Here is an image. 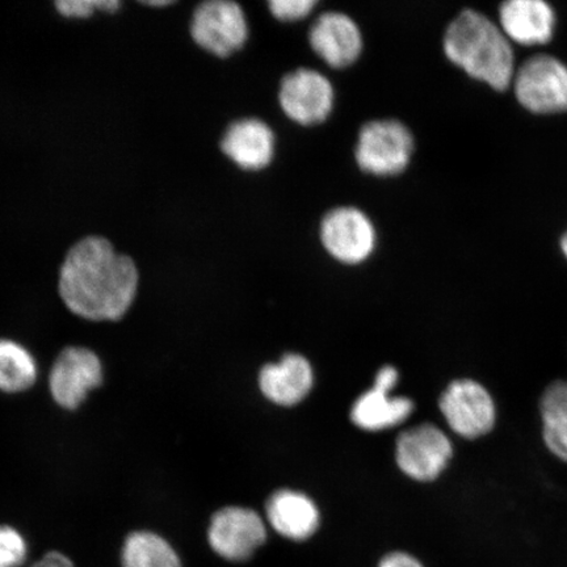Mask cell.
I'll use <instances>...</instances> for the list:
<instances>
[{
    "mask_svg": "<svg viewBox=\"0 0 567 567\" xmlns=\"http://www.w3.org/2000/svg\"><path fill=\"white\" fill-rule=\"evenodd\" d=\"M136 264L109 239L91 236L70 248L60 271L59 290L71 313L92 322L122 319L136 299Z\"/></svg>",
    "mask_w": 567,
    "mask_h": 567,
    "instance_id": "cell-1",
    "label": "cell"
},
{
    "mask_svg": "<svg viewBox=\"0 0 567 567\" xmlns=\"http://www.w3.org/2000/svg\"><path fill=\"white\" fill-rule=\"evenodd\" d=\"M336 91L319 71L299 69L282 78L279 90L280 109L293 123L318 125L331 115Z\"/></svg>",
    "mask_w": 567,
    "mask_h": 567,
    "instance_id": "cell-7",
    "label": "cell"
},
{
    "mask_svg": "<svg viewBox=\"0 0 567 567\" xmlns=\"http://www.w3.org/2000/svg\"><path fill=\"white\" fill-rule=\"evenodd\" d=\"M28 545L19 530L0 526V567H19L25 563Z\"/></svg>",
    "mask_w": 567,
    "mask_h": 567,
    "instance_id": "cell-21",
    "label": "cell"
},
{
    "mask_svg": "<svg viewBox=\"0 0 567 567\" xmlns=\"http://www.w3.org/2000/svg\"><path fill=\"white\" fill-rule=\"evenodd\" d=\"M414 137L396 120H374L361 127L354 158L361 172L394 176L408 168L414 153Z\"/></svg>",
    "mask_w": 567,
    "mask_h": 567,
    "instance_id": "cell-3",
    "label": "cell"
},
{
    "mask_svg": "<svg viewBox=\"0 0 567 567\" xmlns=\"http://www.w3.org/2000/svg\"><path fill=\"white\" fill-rule=\"evenodd\" d=\"M561 250L567 259V230L561 238Z\"/></svg>",
    "mask_w": 567,
    "mask_h": 567,
    "instance_id": "cell-26",
    "label": "cell"
},
{
    "mask_svg": "<svg viewBox=\"0 0 567 567\" xmlns=\"http://www.w3.org/2000/svg\"><path fill=\"white\" fill-rule=\"evenodd\" d=\"M38 380V364L25 347L0 339V392L21 393Z\"/></svg>",
    "mask_w": 567,
    "mask_h": 567,
    "instance_id": "cell-20",
    "label": "cell"
},
{
    "mask_svg": "<svg viewBox=\"0 0 567 567\" xmlns=\"http://www.w3.org/2000/svg\"><path fill=\"white\" fill-rule=\"evenodd\" d=\"M441 410L451 430L471 441L487 435L496 422L492 394L480 382L470 379L453 381L446 388Z\"/></svg>",
    "mask_w": 567,
    "mask_h": 567,
    "instance_id": "cell-8",
    "label": "cell"
},
{
    "mask_svg": "<svg viewBox=\"0 0 567 567\" xmlns=\"http://www.w3.org/2000/svg\"><path fill=\"white\" fill-rule=\"evenodd\" d=\"M543 442L553 456L567 463V380L545 388L540 403Z\"/></svg>",
    "mask_w": 567,
    "mask_h": 567,
    "instance_id": "cell-18",
    "label": "cell"
},
{
    "mask_svg": "<svg viewBox=\"0 0 567 567\" xmlns=\"http://www.w3.org/2000/svg\"><path fill=\"white\" fill-rule=\"evenodd\" d=\"M318 2L315 0H271L269 12L280 21H299L310 16Z\"/></svg>",
    "mask_w": 567,
    "mask_h": 567,
    "instance_id": "cell-23",
    "label": "cell"
},
{
    "mask_svg": "<svg viewBox=\"0 0 567 567\" xmlns=\"http://www.w3.org/2000/svg\"><path fill=\"white\" fill-rule=\"evenodd\" d=\"M173 3L174 2H145L144 4L152 6V7H166V6H169Z\"/></svg>",
    "mask_w": 567,
    "mask_h": 567,
    "instance_id": "cell-27",
    "label": "cell"
},
{
    "mask_svg": "<svg viewBox=\"0 0 567 567\" xmlns=\"http://www.w3.org/2000/svg\"><path fill=\"white\" fill-rule=\"evenodd\" d=\"M267 519L279 535L295 542L313 536L319 526V513L309 496L280 491L267 502Z\"/></svg>",
    "mask_w": 567,
    "mask_h": 567,
    "instance_id": "cell-17",
    "label": "cell"
},
{
    "mask_svg": "<svg viewBox=\"0 0 567 567\" xmlns=\"http://www.w3.org/2000/svg\"><path fill=\"white\" fill-rule=\"evenodd\" d=\"M190 35L196 44L226 59L240 51L248 39V24L243 7L231 0H208L194 12Z\"/></svg>",
    "mask_w": 567,
    "mask_h": 567,
    "instance_id": "cell-5",
    "label": "cell"
},
{
    "mask_svg": "<svg viewBox=\"0 0 567 567\" xmlns=\"http://www.w3.org/2000/svg\"><path fill=\"white\" fill-rule=\"evenodd\" d=\"M266 538L265 522L250 508L225 507L212 517L208 530L210 548L228 561H246Z\"/></svg>",
    "mask_w": 567,
    "mask_h": 567,
    "instance_id": "cell-10",
    "label": "cell"
},
{
    "mask_svg": "<svg viewBox=\"0 0 567 567\" xmlns=\"http://www.w3.org/2000/svg\"><path fill=\"white\" fill-rule=\"evenodd\" d=\"M221 151L239 168L259 172L271 165L275 157V133L259 118L238 120L225 132Z\"/></svg>",
    "mask_w": 567,
    "mask_h": 567,
    "instance_id": "cell-14",
    "label": "cell"
},
{
    "mask_svg": "<svg viewBox=\"0 0 567 567\" xmlns=\"http://www.w3.org/2000/svg\"><path fill=\"white\" fill-rule=\"evenodd\" d=\"M103 364L86 347H68L55 359L49 389L62 409L75 410L87 399L91 390L102 385Z\"/></svg>",
    "mask_w": 567,
    "mask_h": 567,
    "instance_id": "cell-9",
    "label": "cell"
},
{
    "mask_svg": "<svg viewBox=\"0 0 567 567\" xmlns=\"http://www.w3.org/2000/svg\"><path fill=\"white\" fill-rule=\"evenodd\" d=\"M502 31L522 45L545 44L555 32L556 16L544 0H508L499 9Z\"/></svg>",
    "mask_w": 567,
    "mask_h": 567,
    "instance_id": "cell-15",
    "label": "cell"
},
{
    "mask_svg": "<svg viewBox=\"0 0 567 567\" xmlns=\"http://www.w3.org/2000/svg\"><path fill=\"white\" fill-rule=\"evenodd\" d=\"M452 455L449 436L427 423L403 432L396 442V464L415 481L427 482L441 476Z\"/></svg>",
    "mask_w": 567,
    "mask_h": 567,
    "instance_id": "cell-11",
    "label": "cell"
},
{
    "mask_svg": "<svg viewBox=\"0 0 567 567\" xmlns=\"http://www.w3.org/2000/svg\"><path fill=\"white\" fill-rule=\"evenodd\" d=\"M31 567H74V565L62 553L49 551L48 555L39 559Z\"/></svg>",
    "mask_w": 567,
    "mask_h": 567,
    "instance_id": "cell-25",
    "label": "cell"
},
{
    "mask_svg": "<svg viewBox=\"0 0 567 567\" xmlns=\"http://www.w3.org/2000/svg\"><path fill=\"white\" fill-rule=\"evenodd\" d=\"M62 17L86 19L94 16L96 9L104 12H115L120 2L116 0H60L54 3Z\"/></svg>",
    "mask_w": 567,
    "mask_h": 567,
    "instance_id": "cell-22",
    "label": "cell"
},
{
    "mask_svg": "<svg viewBox=\"0 0 567 567\" xmlns=\"http://www.w3.org/2000/svg\"><path fill=\"white\" fill-rule=\"evenodd\" d=\"M319 237L324 250L344 265L363 264L378 244L371 218L353 207L330 210L322 219Z\"/></svg>",
    "mask_w": 567,
    "mask_h": 567,
    "instance_id": "cell-6",
    "label": "cell"
},
{
    "mask_svg": "<svg viewBox=\"0 0 567 567\" xmlns=\"http://www.w3.org/2000/svg\"><path fill=\"white\" fill-rule=\"evenodd\" d=\"M379 567H423V565L408 553L395 551L382 558Z\"/></svg>",
    "mask_w": 567,
    "mask_h": 567,
    "instance_id": "cell-24",
    "label": "cell"
},
{
    "mask_svg": "<svg viewBox=\"0 0 567 567\" xmlns=\"http://www.w3.org/2000/svg\"><path fill=\"white\" fill-rule=\"evenodd\" d=\"M313 52L332 69L353 65L363 52V35L354 20L342 12H324L309 31Z\"/></svg>",
    "mask_w": 567,
    "mask_h": 567,
    "instance_id": "cell-13",
    "label": "cell"
},
{
    "mask_svg": "<svg viewBox=\"0 0 567 567\" xmlns=\"http://www.w3.org/2000/svg\"><path fill=\"white\" fill-rule=\"evenodd\" d=\"M122 559L123 567H182L172 545L148 530L133 532L126 537Z\"/></svg>",
    "mask_w": 567,
    "mask_h": 567,
    "instance_id": "cell-19",
    "label": "cell"
},
{
    "mask_svg": "<svg viewBox=\"0 0 567 567\" xmlns=\"http://www.w3.org/2000/svg\"><path fill=\"white\" fill-rule=\"evenodd\" d=\"M443 49L452 63L496 91L514 81L515 56L505 32L476 10H464L446 28Z\"/></svg>",
    "mask_w": 567,
    "mask_h": 567,
    "instance_id": "cell-2",
    "label": "cell"
},
{
    "mask_svg": "<svg viewBox=\"0 0 567 567\" xmlns=\"http://www.w3.org/2000/svg\"><path fill=\"white\" fill-rule=\"evenodd\" d=\"M399 381L394 367H384L375 375L374 385L358 401L351 411V420L359 429L382 431L395 427L413 413V401L405 396H393L392 390Z\"/></svg>",
    "mask_w": 567,
    "mask_h": 567,
    "instance_id": "cell-12",
    "label": "cell"
},
{
    "mask_svg": "<svg viewBox=\"0 0 567 567\" xmlns=\"http://www.w3.org/2000/svg\"><path fill=\"white\" fill-rule=\"evenodd\" d=\"M517 101L534 113L567 110V66L550 54H536L515 71Z\"/></svg>",
    "mask_w": 567,
    "mask_h": 567,
    "instance_id": "cell-4",
    "label": "cell"
},
{
    "mask_svg": "<svg viewBox=\"0 0 567 567\" xmlns=\"http://www.w3.org/2000/svg\"><path fill=\"white\" fill-rule=\"evenodd\" d=\"M259 385L269 401L280 406H293L307 396L313 386V371L300 354H287L278 364L261 370Z\"/></svg>",
    "mask_w": 567,
    "mask_h": 567,
    "instance_id": "cell-16",
    "label": "cell"
}]
</instances>
